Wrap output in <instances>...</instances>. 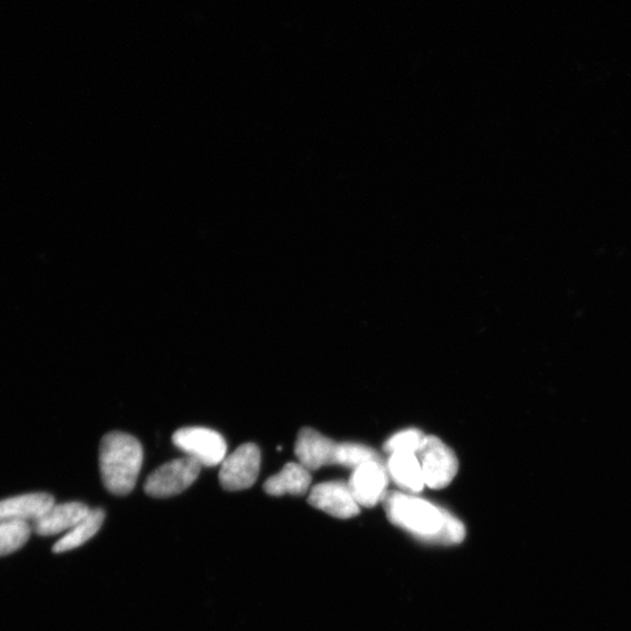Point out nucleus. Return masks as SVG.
Here are the masks:
<instances>
[{
  "instance_id": "1",
  "label": "nucleus",
  "mask_w": 631,
  "mask_h": 631,
  "mask_svg": "<svg viewBox=\"0 0 631 631\" xmlns=\"http://www.w3.org/2000/svg\"><path fill=\"white\" fill-rule=\"evenodd\" d=\"M383 503L390 521L420 541L456 545L466 538L465 524L449 511L416 495L393 492L389 493Z\"/></svg>"
},
{
  "instance_id": "2",
  "label": "nucleus",
  "mask_w": 631,
  "mask_h": 631,
  "mask_svg": "<svg viewBox=\"0 0 631 631\" xmlns=\"http://www.w3.org/2000/svg\"><path fill=\"white\" fill-rule=\"evenodd\" d=\"M99 459L105 489L117 496L134 490L143 465V448L136 437L122 432L105 434Z\"/></svg>"
},
{
  "instance_id": "3",
  "label": "nucleus",
  "mask_w": 631,
  "mask_h": 631,
  "mask_svg": "<svg viewBox=\"0 0 631 631\" xmlns=\"http://www.w3.org/2000/svg\"><path fill=\"white\" fill-rule=\"evenodd\" d=\"M200 470L199 463L188 456L167 462L147 477L144 490L155 498L179 495L193 486Z\"/></svg>"
},
{
  "instance_id": "4",
  "label": "nucleus",
  "mask_w": 631,
  "mask_h": 631,
  "mask_svg": "<svg viewBox=\"0 0 631 631\" xmlns=\"http://www.w3.org/2000/svg\"><path fill=\"white\" fill-rule=\"evenodd\" d=\"M173 441L177 448L196 459L201 467L219 466L227 456L226 441L214 430L182 428L173 435Z\"/></svg>"
},
{
  "instance_id": "5",
  "label": "nucleus",
  "mask_w": 631,
  "mask_h": 631,
  "mask_svg": "<svg viewBox=\"0 0 631 631\" xmlns=\"http://www.w3.org/2000/svg\"><path fill=\"white\" fill-rule=\"evenodd\" d=\"M416 456L430 489L447 488L457 475L458 459L455 453L436 436H427Z\"/></svg>"
},
{
  "instance_id": "6",
  "label": "nucleus",
  "mask_w": 631,
  "mask_h": 631,
  "mask_svg": "<svg viewBox=\"0 0 631 631\" xmlns=\"http://www.w3.org/2000/svg\"><path fill=\"white\" fill-rule=\"evenodd\" d=\"M261 453L255 444H244L221 463L219 480L227 492H240L255 486L260 473Z\"/></svg>"
},
{
  "instance_id": "7",
  "label": "nucleus",
  "mask_w": 631,
  "mask_h": 631,
  "mask_svg": "<svg viewBox=\"0 0 631 631\" xmlns=\"http://www.w3.org/2000/svg\"><path fill=\"white\" fill-rule=\"evenodd\" d=\"M390 480L383 461H371L355 468L348 484L361 508H374L389 495Z\"/></svg>"
},
{
  "instance_id": "8",
  "label": "nucleus",
  "mask_w": 631,
  "mask_h": 631,
  "mask_svg": "<svg viewBox=\"0 0 631 631\" xmlns=\"http://www.w3.org/2000/svg\"><path fill=\"white\" fill-rule=\"evenodd\" d=\"M308 501L313 508L340 519H350L361 513L360 504L343 480L318 484L311 489Z\"/></svg>"
},
{
  "instance_id": "9",
  "label": "nucleus",
  "mask_w": 631,
  "mask_h": 631,
  "mask_svg": "<svg viewBox=\"0 0 631 631\" xmlns=\"http://www.w3.org/2000/svg\"><path fill=\"white\" fill-rule=\"evenodd\" d=\"M337 442L312 428H303L294 445L299 463L309 472L334 465Z\"/></svg>"
},
{
  "instance_id": "10",
  "label": "nucleus",
  "mask_w": 631,
  "mask_h": 631,
  "mask_svg": "<svg viewBox=\"0 0 631 631\" xmlns=\"http://www.w3.org/2000/svg\"><path fill=\"white\" fill-rule=\"evenodd\" d=\"M90 511L87 505L80 501L54 504L51 509L34 521L33 528L37 535L44 537L69 532Z\"/></svg>"
},
{
  "instance_id": "11",
  "label": "nucleus",
  "mask_w": 631,
  "mask_h": 631,
  "mask_svg": "<svg viewBox=\"0 0 631 631\" xmlns=\"http://www.w3.org/2000/svg\"><path fill=\"white\" fill-rule=\"evenodd\" d=\"M54 504V497L45 493L20 495L0 500V523L35 521Z\"/></svg>"
},
{
  "instance_id": "12",
  "label": "nucleus",
  "mask_w": 631,
  "mask_h": 631,
  "mask_svg": "<svg viewBox=\"0 0 631 631\" xmlns=\"http://www.w3.org/2000/svg\"><path fill=\"white\" fill-rule=\"evenodd\" d=\"M386 468L390 478L403 493L416 495L424 490L425 478L416 454H391Z\"/></svg>"
},
{
  "instance_id": "13",
  "label": "nucleus",
  "mask_w": 631,
  "mask_h": 631,
  "mask_svg": "<svg viewBox=\"0 0 631 631\" xmlns=\"http://www.w3.org/2000/svg\"><path fill=\"white\" fill-rule=\"evenodd\" d=\"M310 472L299 462H289L283 469L268 478L263 484V490L270 496H302L311 484Z\"/></svg>"
},
{
  "instance_id": "14",
  "label": "nucleus",
  "mask_w": 631,
  "mask_h": 631,
  "mask_svg": "<svg viewBox=\"0 0 631 631\" xmlns=\"http://www.w3.org/2000/svg\"><path fill=\"white\" fill-rule=\"evenodd\" d=\"M105 514L102 509L91 510L74 528L63 536L53 547L54 554H65L91 540L101 529Z\"/></svg>"
},
{
  "instance_id": "15",
  "label": "nucleus",
  "mask_w": 631,
  "mask_h": 631,
  "mask_svg": "<svg viewBox=\"0 0 631 631\" xmlns=\"http://www.w3.org/2000/svg\"><path fill=\"white\" fill-rule=\"evenodd\" d=\"M31 532V526L27 521L0 523V557L21 549L30 539Z\"/></svg>"
},
{
  "instance_id": "16",
  "label": "nucleus",
  "mask_w": 631,
  "mask_h": 631,
  "mask_svg": "<svg viewBox=\"0 0 631 631\" xmlns=\"http://www.w3.org/2000/svg\"><path fill=\"white\" fill-rule=\"evenodd\" d=\"M371 461L383 459L375 451L364 445L344 442V444H339V446H337L334 465L354 470L355 468L363 466L364 463Z\"/></svg>"
},
{
  "instance_id": "17",
  "label": "nucleus",
  "mask_w": 631,
  "mask_h": 631,
  "mask_svg": "<svg viewBox=\"0 0 631 631\" xmlns=\"http://www.w3.org/2000/svg\"><path fill=\"white\" fill-rule=\"evenodd\" d=\"M427 436L418 430L399 432L386 441L384 451L387 454H417L424 447Z\"/></svg>"
}]
</instances>
